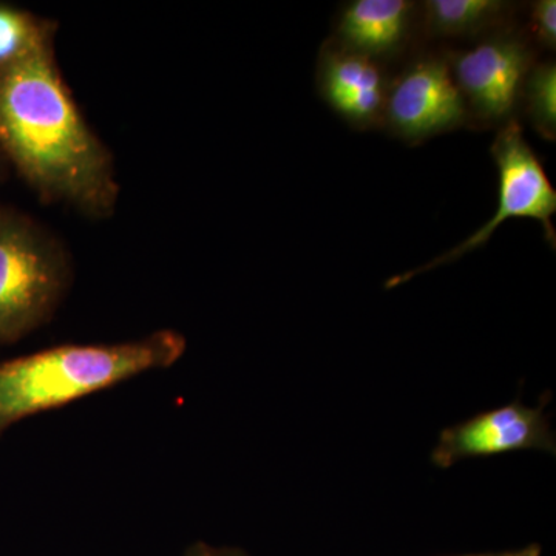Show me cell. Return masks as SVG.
<instances>
[{
	"mask_svg": "<svg viewBox=\"0 0 556 556\" xmlns=\"http://www.w3.org/2000/svg\"><path fill=\"white\" fill-rule=\"evenodd\" d=\"M186 339L164 329L118 345L51 348L0 364V433L24 417L60 407L149 369L174 365Z\"/></svg>",
	"mask_w": 556,
	"mask_h": 556,
	"instance_id": "2",
	"label": "cell"
},
{
	"mask_svg": "<svg viewBox=\"0 0 556 556\" xmlns=\"http://www.w3.org/2000/svg\"><path fill=\"white\" fill-rule=\"evenodd\" d=\"M0 149L43 197L93 217L115 208L112 155L73 101L53 38L0 67Z\"/></svg>",
	"mask_w": 556,
	"mask_h": 556,
	"instance_id": "1",
	"label": "cell"
},
{
	"mask_svg": "<svg viewBox=\"0 0 556 556\" xmlns=\"http://www.w3.org/2000/svg\"><path fill=\"white\" fill-rule=\"evenodd\" d=\"M533 130L541 138L554 142L556 139V64L554 60L535 62L527 75L519 105Z\"/></svg>",
	"mask_w": 556,
	"mask_h": 556,
	"instance_id": "11",
	"label": "cell"
},
{
	"mask_svg": "<svg viewBox=\"0 0 556 556\" xmlns=\"http://www.w3.org/2000/svg\"><path fill=\"white\" fill-rule=\"evenodd\" d=\"M535 54L526 31L508 25L482 36L475 46L445 53L467 108L468 124L500 129L515 118Z\"/></svg>",
	"mask_w": 556,
	"mask_h": 556,
	"instance_id": "5",
	"label": "cell"
},
{
	"mask_svg": "<svg viewBox=\"0 0 556 556\" xmlns=\"http://www.w3.org/2000/svg\"><path fill=\"white\" fill-rule=\"evenodd\" d=\"M68 280L64 252L31 219L0 207V342L50 316Z\"/></svg>",
	"mask_w": 556,
	"mask_h": 556,
	"instance_id": "3",
	"label": "cell"
},
{
	"mask_svg": "<svg viewBox=\"0 0 556 556\" xmlns=\"http://www.w3.org/2000/svg\"><path fill=\"white\" fill-rule=\"evenodd\" d=\"M464 556H541V547L536 544L521 548V551L497 552V554H478V555H464Z\"/></svg>",
	"mask_w": 556,
	"mask_h": 556,
	"instance_id": "14",
	"label": "cell"
},
{
	"mask_svg": "<svg viewBox=\"0 0 556 556\" xmlns=\"http://www.w3.org/2000/svg\"><path fill=\"white\" fill-rule=\"evenodd\" d=\"M420 27L434 39H468L507 25L515 5L504 0H427L420 3Z\"/></svg>",
	"mask_w": 556,
	"mask_h": 556,
	"instance_id": "10",
	"label": "cell"
},
{
	"mask_svg": "<svg viewBox=\"0 0 556 556\" xmlns=\"http://www.w3.org/2000/svg\"><path fill=\"white\" fill-rule=\"evenodd\" d=\"M527 36L535 49L555 51L556 49V2L536 0L530 3Z\"/></svg>",
	"mask_w": 556,
	"mask_h": 556,
	"instance_id": "13",
	"label": "cell"
},
{
	"mask_svg": "<svg viewBox=\"0 0 556 556\" xmlns=\"http://www.w3.org/2000/svg\"><path fill=\"white\" fill-rule=\"evenodd\" d=\"M467 124L445 53L420 54L388 80L382 127L402 141L419 144Z\"/></svg>",
	"mask_w": 556,
	"mask_h": 556,
	"instance_id": "6",
	"label": "cell"
},
{
	"mask_svg": "<svg viewBox=\"0 0 556 556\" xmlns=\"http://www.w3.org/2000/svg\"><path fill=\"white\" fill-rule=\"evenodd\" d=\"M490 153L497 170V206L493 217L466 240L426 265L388 278L387 289L401 287L420 274L441 268L484 247L507 219H535L544 230L548 247L555 249L556 232L552 218L556 212V190L535 150L526 141L517 118L497 129Z\"/></svg>",
	"mask_w": 556,
	"mask_h": 556,
	"instance_id": "4",
	"label": "cell"
},
{
	"mask_svg": "<svg viewBox=\"0 0 556 556\" xmlns=\"http://www.w3.org/2000/svg\"><path fill=\"white\" fill-rule=\"evenodd\" d=\"M50 38H53V27L49 22L0 3V67L20 60Z\"/></svg>",
	"mask_w": 556,
	"mask_h": 556,
	"instance_id": "12",
	"label": "cell"
},
{
	"mask_svg": "<svg viewBox=\"0 0 556 556\" xmlns=\"http://www.w3.org/2000/svg\"><path fill=\"white\" fill-rule=\"evenodd\" d=\"M316 80L321 100L353 129L382 127L390 78L380 62L329 39L318 54Z\"/></svg>",
	"mask_w": 556,
	"mask_h": 556,
	"instance_id": "8",
	"label": "cell"
},
{
	"mask_svg": "<svg viewBox=\"0 0 556 556\" xmlns=\"http://www.w3.org/2000/svg\"><path fill=\"white\" fill-rule=\"evenodd\" d=\"M417 11L408 0H353L339 10L331 39L382 64L408 46Z\"/></svg>",
	"mask_w": 556,
	"mask_h": 556,
	"instance_id": "9",
	"label": "cell"
},
{
	"mask_svg": "<svg viewBox=\"0 0 556 556\" xmlns=\"http://www.w3.org/2000/svg\"><path fill=\"white\" fill-rule=\"evenodd\" d=\"M544 407L546 402L532 408L515 401L506 407L479 413L457 426L445 428L439 434L431 460L439 468H450L464 459L521 450H540L555 455V434Z\"/></svg>",
	"mask_w": 556,
	"mask_h": 556,
	"instance_id": "7",
	"label": "cell"
}]
</instances>
